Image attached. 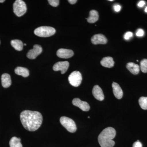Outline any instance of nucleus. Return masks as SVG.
<instances>
[{
	"label": "nucleus",
	"instance_id": "4468645a",
	"mask_svg": "<svg viewBox=\"0 0 147 147\" xmlns=\"http://www.w3.org/2000/svg\"><path fill=\"white\" fill-rule=\"evenodd\" d=\"M100 64L104 67L111 68L114 66L115 62L112 57H105L100 61Z\"/></svg>",
	"mask_w": 147,
	"mask_h": 147
},
{
	"label": "nucleus",
	"instance_id": "6ab92c4d",
	"mask_svg": "<svg viewBox=\"0 0 147 147\" xmlns=\"http://www.w3.org/2000/svg\"><path fill=\"white\" fill-rule=\"evenodd\" d=\"M11 44L17 51H21L23 50L24 44L21 40H13L11 41Z\"/></svg>",
	"mask_w": 147,
	"mask_h": 147
},
{
	"label": "nucleus",
	"instance_id": "2f4dec72",
	"mask_svg": "<svg viewBox=\"0 0 147 147\" xmlns=\"http://www.w3.org/2000/svg\"><path fill=\"white\" fill-rule=\"evenodd\" d=\"M109 1H113V0H109Z\"/></svg>",
	"mask_w": 147,
	"mask_h": 147
},
{
	"label": "nucleus",
	"instance_id": "6e6552de",
	"mask_svg": "<svg viewBox=\"0 0 147 147\" xmlns=\"http://www.w3.org/2000/svg\"><path fill=\"white\" fill-rule=\"evenodd\" d=\"M69 67V63L68 61H59L54 65L53 69L54 71H60L62 74L66 72Z\"/></svg>",
	"mask_w": 147,
	"mask_h": 147
},
{
	"label": "nucleus",
	"instance_id": "b1692460",
	"mask_svg": "<svg viewBox=\"0 0 147 147\" xmlns=\"http://www.w3.org/2000/svg\"><path fill=\"white\" fill-rule=\"evenodd\" d=\"M132 36H133V34L131 32H127L124 36V38L125 40H128L130 37H131Z\"/></svg>",
	"mask_w": 147,
	"mask_h": 147
},
{
	"label": "nucleus",
	"instance_id": "412c9836",
	"mask_svg": "<svg viewBox=\"0 0 147 147\" xmlns=\"http://www.w3.org/2000/svg\"><path fill=\"white\" fill-rule=\"evenodd\" d=\"M139 102L140 107L143 110H147V97H140L139 100Z\"/></svg>",
	"mask_w": 147,
	"mask_h": 147
},
{
	"label": "nucleus",
	"instance_id": "cd10ccee",
	"mask_svg": "<svg viewBox=\"0 0 147 147\" xmlns=\"http://www.w3.org/2000/svg\"><path fill=\"white\" fill-rule=\"evenodd\" d=\"M145 5V2L144 1H142L139 2V3L138 4V6L139 7H142L144 6Z\"/></svg>",
	"mask_w": 147,
	"mask_h": 147
},
{
	"label": "nucleus",
	"instance_id": "473e14b6",
	"mask_svg": "<svg viewBox=\"0 0 147 147\" xmlns=\"http://www.w3.org/2000/svg\"><path fill=\"white\" fill-rule=\"evenodd\" d=\"M24 45H26V43H25V44H24Z\"/></svg>",
	"mask_w": 147,
	"mask_h": 147
},
{
	"label": "nucleus",
	"instance_id": "f3484780",
	"mask_svg": "<svg viewBox=\"0 0 147 147\" xmlns=\"http://www.w3.org/2000/svg\"><path fill=\"white\" fill-rule=\"evenodd\" d=\"M99 16L97 11L92 10L90 11V16L88 18H86L87 21L90 24H94L98 20Z\"/></svg>",
	"mask_w": 147,
	"mask_h": 147
},
{
	"label": "nucleus",
	"instance_id": "72a5a7b5",
	"mask_svg": "<svg viewBox=\"0 0 147 147\" xmlns=\"http://www.w3.org/2000/svg\"><path fill=\"white\" fill-rule=\"evenodd\" d=\"M88 118H90V117H88Z\"/></svg>",
	"mask_w": 147,
	"mask_h": 147
},
{
	"label": "nucleus",
	"instance_id": "1a4fd4ad",
	"mask_svg": "<svg viewBox=\"0 0 147 147\" xmlns=\"http://www.w3.org/2000/svg\"><path fill=\"white\" fill-rule=\"evenodd\" d=\"M72 104L74 106L79 107L84 111H88L90 110L89 104L86 101H82L79 98H75L72 100Z\"/></svg>",
	"mask_w": 147,
	"mask_h": 147
},
{
	"label": "nucleus",
	"instance_id": "aec40b11",
	"mask_svg": "<svg viewBox=\"0 0 147 147\" xmlns=\"http://www.w3.org/2000/svg\"><path fill=\"white\" fill-rule=\"evenodd\" d=\"M20 138L15 137H12L9 141L10 147H23Z\"/></svg>",
	"mask_w": 147,
	"mask_h": 147
},
{
	"label": "nucleus",
	"instance_id": "7ed1b4c3",
	"mask_svg": "<svg viewBox=\"0 0 147 147\" xmlns=\"http://www.w3.org/2000/svg\"><path fill=\"white\" fill-rule=\"evenodd\" d=\"M56 33V30L53 27L41 26L35 30L34 34L41 37H48L52 36Z\"/></svg>",
	"mask_w": 147,
	"mask_h": 147
},
{
	"label": "nucleus",
	"instance_id": "f03ea898",
	"mask_svg": "<svg viewBox=\"0 0 147 147\" xmlns=\"http://www.w3.org/2000/svg\"><path fill=\"white\" fill-rule=\"evenodd\" d=\"M115 129L112 127L104 129L99 134L98 140L101 147H113L115 142L113 139L115 137Z\"/></svg>",
	"mask_w": 147,
	"mask_h": 147
},
{
	"label": "nucleus",
	"instance_id": "393cba45",
	"mask_svg": "<svg viewBox=\"0 0 147 147\" xmlns=\"http://www.w3.org/2000/svg\"><path fill=\"white\" fill-rule=\"evenodd\" d=\"M144 30L142 29H139L137 30V32H136V35L137 36H144Z\"/></svg>",
	"mask_w": 147,
	"mask_h": 147
},
{
	"label": "nucleus",
	"instance_id": "c756f323",
	"mask_svg": "<svg viewBox=\"0 0 147 147\" xmlns=\"http://www.w3.org/2000/svg\"><path fill=\"white\" fill-rule=\"evenodd\" d=\"M5 1V0H0V3H3Z\"/></svg>",
	"mask_w": 147,
	"mask_h": 147
},
{
	"label": "nucleus",
	"instance_id": "a878e982",
	"mask_svg": "<svg viewBox=\"0 0 147 147\" xmlns=\"http://www.w3.org/2000/svg\"><path fill=\"white\" fill-rule=\"evenodd\" d=\"M133 147H142V143L138 140L137 142H134L133 144Z\"/></svg>",
	"mask_w": 147,
	"mask_h": 147
},
{
	"label": "nucleus",
	"instance_id": "bb28decb",
	"mask_svg": "<svg viewBox=\"0 0 147 147\" xmlns=\"http://www.w3.org/2000/svg\"><path fill=\"white\" fill-rule=\"evenodd\" d=\"M121 9V7L120 5H117L114 6V9L115 11L116 12H118L120 11Z\"/></svg>",
	"mask_w": 147,
	"mask_h": 147
},
{
	"label": "nucleus",
	"instance_id": "2eb2a0df",
	"mask_svg": "<svg viewBox=\"0 0 147 147\" xmlns=\"http://www.w3.org/2000/svg\"><path fill=\"white\" fill-rule=\"evenodd\" d=\"M2 85L4 88H9L11 84V80L10 75L8 74L4 73L1 77Z\"/></svg>",
	"mask_w": 147,
	"mask_h": 147
},
{
	"label": "nucleus",
	"instance_id": "a211bd4d",
	"mask_svg": "<svg viewBox=\"0 0 147 147\" xmlns=\"http://www.w3.org/2000/svg\"><path fill=\"white\" fill-rule=\"evenodd\" d=\"M15 72L16 74L21 75L24 77H28L30 75L28 69L25 67H18L15 69Z\"/></svg>",
	"mask_w": 147,
	"mask_h": 147
},
{
	"label": "nucleus",
	"instance_id": "f8f14e48",
	"mask_svg": "<svg viewBox=\"0 0 147 147\" xmlns=\"http://www.w3.org/2000/svg\"><path fill=\"white\" fill-rule=\"evenodd\" d=\"M92 94L95 98L98 100L102 101L104 99V95L101 88L98 85L94 87L92 90Z\"/></svg>",
	"mask_w": 147,
	"mask_h": 147
},
{
	"label": "nucleus",
	"instance_id": "dca6fc26",
	"mask_svg": "<svg viewBox=\"0 0 147 147\" xmlns=\"http://www.w3.org/2000/svg\"><path fill=\"white\" fill-rule=\"evenodd\" d=\"M126 68L131 73L134 75L138 74L140 71L139 65L133 63H128L127 64Z\"/></svg>",
	"mask_w": 147,
	"mask_h": 147
},
{
	"label": "nucleus",
	"instance_id": "c85d7f7f",
	"mask_svg": "<svg viewBox=\"0 0 147 147\" xmlns=\"http://www.w3.org/2000/svg\"><path fill=\"white\" fill-rule=\"evenodd\" d=\"M68 1L69 3L73 5L76 3L77 2V0H69Z\"/></svg>",
	"mask_w": 147,
	"mask_h": 147
},
{
	"label": "nucleus",
	"instance_id": "f257e3e1",
	"mask_svg": "<svg viewBox=\"0 0 147 147\" xmlns=\"http://www.w3.org/2000/svg\"><path fill=\"white\" fill-rule=\"evenodd\" d=\"M20 119L24 128L33 131L37 130L41 126L42 117L39 112L26 110L21 112Z\"/></svg>",
	"mask_w": 147,
	"mask_h": 147
},
{
	"label": "nucleus",
	"instance_id": "ddd939ff",
	"mask_svg": "<svg viewBox=\"0 0 147 147\" xmlns=\"http://www.w3.org/2000/svg\"><path fill=\"white\" fill-rule=\"evenodd\" d=\"M113 93L116 98L120 99L123 96V92L121 87L117 83L113 82L112 84Z\"/></svg>",
	"mask_w": 147,
	"mask_h": 147
},
{
	"label": "nucleus",
	"instance_id": "9d476101",
	"mask_svg": "<svg viewBox=\"0 0 147 147\" xmlns=\"http://www.w3.org/2000/svg\"><path fill=\"white\" fill-rule=\"evenodd\" d=\"M91 42L94 45L99 44H105L108 42V39L104 35L96 34L92 37Z\"/></svg>",
	"mask_w": 147,
	"mask_h": 147
},
{
	"label": "nucleus",
	"instance_id": "5701e85b",
	"mask_svg": "<svg viewBox=\"0 0 147 147\" xmlns=\"http://www.w3.org/2000/svg\"><path fill=\"white\" fill-rule=\"evenodd\" d=\"M48 2L50 5L54 7H57L59 3V0H48Z\"/></svg>",
	"mask_w": 147,
	"mask_h": 147
},
{
	"label": "nucleus",
	"instance_id": "423d86ee",
	"mask_svg": "<svg viewBox=\"0 0 147 147\" xmlns=\"http://www.w3.org/2000/svg\"><path fill=\"white\" fill-rule=\"evenodd\" d=\"M82 74L79 71H75L72 72L68 77L69 84L74 87L79 86L82 83Z\"/></svg>",
	"mask_w": 147,
	"mask_h": 147
},
{
	"label": "nucleus",
	"instance_id": "7c9ffc66",
	"mask_svg": "<svg viewBox=\"0 0 147 147\" xmlns=\"http://www.w3.org/2000/svg\"><path fill=\"white\" fill-rule=\"evenodd\" d=\"M145 11H146V12H147V7H146V9H145Z\"/></svg>",
	"mask_w": 147,
	"mask_h": 147
},
{
	"label": "nucleus",
	"instance_id": "9b49d317",
	"mask_svg": "<svg viewBox=\"0 0 147 147\" xmlns=\"http://www.w3.org/2000/svg\"><path fill=\"white\" fill-rule=\"evenodd\" d=\"M73 51L68 49L61 48L57 51V55L59 57L63 59H68L73 56Z\"/></svg>",
	"mask_w": 147,
	"mask_h": 147
},
{
	"label": "nucleus",
	"instance_id": "4be33fe9",
	"mask_svg": "<svg viewBox=\"0 0 147 147\" xmlns=\"http://www.w3.org/2000/svg\"><path fill=\"white\" fill-rule=\"evenodd\" d=\"M140 67L141 69L142 72L144 73L147 72V59H144L140 62Z\"/></svg>",
	"mask_w": 147,
	"mask_h": 147
},
{
	"label": "nucleus",
	"instance_id": "39448f33",
	"mask_svg": "<svg viewBox=\"0 0 147 147\" xmlns=\"http://www.w3.org/2000/svg\"><path fill=\"white\" fill-rule=\"evenodd\" d=\"M61 124L66 129L67 131L71 133H74L77 129L75 122L69 118L66 117H62L60 119Z\"/></svg>",
	"mask_w": 147,
	"mask_h": 147
},
{
	"label": "nucleus",
	"instance_id": "0eeeda50",
	"mask_svg": "<svg viewBox=\"0 0 147 147\" xmlns=\"http://www.w3.org/2000/svg\"><path fill=\"white\" fill-rule=\"evenodd\" d=\"M42 49L41 46L36 44L34 45L33 48L29 50V52L27 53V57L30 59H34L42 53Z\"/></svg>",
	"mask_w": 147,
	"mask_h": 147
},
{
	"label": "nucleus",
	"instance_id": "20e7f679",
	"mask_svg": "<svg viewBox=\"0 0 147 147\" xmlns=\"http://www.w3.org/2000/svg\"><path fill=\"white\" fill-rule=\"evenodd\" d=\"M26 3L22 0H16L13 4V11L14 13L18 17H21L27 11Z\"/></svg>",
	"mask_w": 147,
	"mask_h": 147
}]
</instances>
